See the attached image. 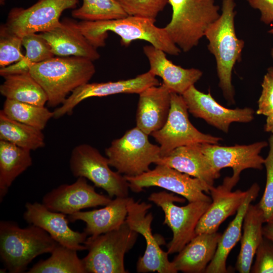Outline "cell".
<instances>
[{"mask_svg": "<svg viewBox=\"0 0 273 273\" xmlns=\"http://www.w3.org/2000/svg\"><path fill=\"white\" fill-rule=\"evenodd\" d=\"M155 19L128 15L121 19L78 22L79 27L88 41L96 49L103 47L112 31L120 37L121 43L128 46L135 40L148 41L166 54L177 56L181 50L170 39L164 28L155 25Z\"/></svg>", "mask_w": 273, "mask_h": 273, "instance_id": "6da1fadb", "label": "cell"}, {"mask_svg": "<svg viewBox=\"0 0 273 273\" xmlns=\"http://www.w3.org/2000/svg\"><path fill=\"white\" fill-rule=\"evenodd\" d=\"M93 62L79 57H54L33 65L29 72L44 90L48 106L56 107L89 82L96 72Z\"/></svg>", "mask_w": 273, "mask_h": 273, "instance_id": "7a4b0ae2", "label": "cell"}, {"mask_svg": "<svg viewBox=\"0 0 273 273\" xmlns=\"http://www.w3.org/2000/svg\"><path fill=\"white\" fill-rule=\"evenodd\" d=\"M221 13L206 30L204 36L208 48L216 62L219 86L225 98L235 102V91L232 82L234 67L241 59L244 41L236 35L235 27V0H222Z\"/></svg>", "mask_w": 273, "mask_h": 273, "instance_id": "3957f363", "label": "cell"}, {"mask_svg": "<svg viewBox=\"0 0 273 273\" xmlns=\"http://www.w3.org/2000/svg\"><path fill=\"white\" fill-rule=\"evenodd\" d=\"M57 244L36 225L21 228L15 222H0V257L9 272H23L35 257L51 253Z\"/></svg>", "mask_w": 273, "mask_h": 273, "instance_id": "277c9868", "label": "cell"}, {"mask_svg": "<svg viewBox=\"0 0 273 273\" xmlns=\"http://www.w3.org/2000/svg\"><path fill=\"white\" fill-rule=\"evenodd\" d=\"M170 22L164 27L170 39L184 52L197 46L220 14L215 0H168Z\"/></svg>", "mask_w": 273, "mask_h": 273, "instance_id": "5b68a950", "label": "cell"}, {"mask_svg": "<svg viewBox=\"0 0 273 273\" xmlns=\"http://www.w3.org/2000/svg\"><path fill=\"white\" fill-rule=\"evenodd\" d=\"M138 233L125 222L118 229L87 238L88 253L82 263L86 273H126L125 254L134 246Z\"/></svg>", "mask_w": 273, "mask_h": 273, "instance_id": "8992f818", "label": "cell"}, {"mask_svg": "<svg viewBox=\"0 0 273 273\" xmlns=\"http://www.w3.org/2000/svg\"><path fill=\"white\" fill-rule=\"evenodd\" d=\"M148 134L137 126L114 140L105 149L110 166L126 176L140 175L150 170L152 163L160 158L159 146L152 144Z\"/></svg>", "mask_w": 273, "mask_h": 273, "instance_id": "52a82bcc", "label": "cell"}, {"mask_svg": "<svg viewBox=\"0 0 273 273\" xmlns=\"http://www.w3.org/2000/svg\"><path fill=\"white\" fill-rule=\"evenodd\" d=\"M148 200L160 207L165 215L163 223L172 232V238L168 244L169 254L179 252L196 235L197 225L211 202L198 201L179 206L174 202H183L185 199L165 191L152 193Z\"/></svg>", "mask_w": 273, "mask_h": 273, "instance_id": "ba28073f", "label": "cell"}, {"mask_svg": "<svg viewBox=\"0 0 273 273\" xmlns=\"http://www.w3.org/2000/svg\"><path fill=\"white\" fill-rule=\"evenodd\" d=\"M107 157L87 144H79L71 151L69 167L75 177H83L105 190L110 198L127 197L129 184L125 176L110 168Z\"/></svg>", "mask_w": 273, "mask_h": 273, "instance_id": "9c48e42d", "label": "cell"}, {"mask_svg": "<svg viewBox=\"0 0 273 273\" xmlns=\"http://www.w3.org/2000/svg\"><path fill=\"white\" fill-rule=\"evenodd\" d=\"M188 112L182 96L171 93L167 120L161 129L151 134L160 145L161 157L181 146L203 143L217 144L222 140L198 130L190 122Z\"/></svg>", "mask_w": 273, "mask_h": 273, "instance_id": "30bf717a", "label": "cell"}, {"mask_svg": "<svg viewBox=\"0 0 273 273\" xmlns=\"http://www.w3.org/2000/svg\"><path fill=\"white\" fill-rule=\"evenodd\" d=\"M191 176L162 164L156 165L153 169L137 176H125L129 189L135 193L142 191L145 188L158 187L182 196L189 202H211V198L204 193H209L210 187L202 180Z\"/></svg>", "mask_w": 273, "mask_h": 273, "instance_id": "8fae6325", "label": "cell"}, {"mask_svg": "<svg viewBox=\"0 0 273 273\" xmlns=\"http://www.w3.org/2000/svg\"><path fill=\"white\" fill-rule=\"evenodd\" d=\"M151 207V204L135 201L129 197L126 222L132 230L145 238L146 243L145 252L137 262L136 271L140 273H176L172 261L168 259L169 254L161 248L160 242L152 234L153 216L151 213H148Z\"/></svg>", "mask_w": 273, "mask_h": 273, "instance_id": "7c38bea8", "label": "cell"}, {"mask_svg": "<svg viewBox=\"0 0 273 273\" xmlns=\"http://www.w3.org/2000/svg\"><path fill=\"white\" fill-rule=\"evenodd\" d=\"M78 0H38L27 8L15 7L9 11L7 28L22 37L31 34L47 31L58 25L63 12L74 9Z\"/></svg>", "mask_w": 273, "mask_h": 273, "instance_id": "4fadbf2b", "label": "cell"}, {"mask_svg": "<svg viewBox=\"0 0 273 273\" xmlns=\"http://www.w3.org/2000/svg\"><path fill=\"white\" fill-rule=\"evenodd\" d=\"M159 82L149 70L134 78L106 82L87 83L75 89L65 101L53 111V118L71 115L75 107L82 101L92 97H102L118 94H138L146 88L159 85Z\"/></svg>", "mask_w": 273, "mask_h": 273, "instance_id": "5bb4252c", "label": "cell"}, {"mask_svg": "<svg viewBox=\"0 0 273 273\" xmlns=\"http://www.w3.org/2000/svg\"><path fill=\"white\" fill-rule=\"evenodd\" d=\"M181 96L189 112L224 133L228 132L232 123H247L254 118L252 109L248 107L235 109L225 108L213 98L210 92L208 94L202 93L194 85Z\"/></svg>", "mask_w": 273, "mask_h": 273, "instance_id": "9a60e30c", "label": "cell"}, {"mask_svg": "<svg viewBox=\"0 0 273 273\" xmlns=\"http://www.w3.org/2000/svg\"><path fill=\"white\" fill-rule=\"evenodd\" d=\"M112 199L97 193L85 178L77 177L71 184H62L46 194L42 203L51 211L71 215L87 208L105 206Z\"/></svg>", "mask_w": 273, "mask_h": 273, "instance_id": "2e32d148", "label": "cell"}, {"mask_svg": "<svg viewBox=\"0 0 273 273\" xmlns=\"http://www.w3.org/2000/svg\"><path fill=\"white\" fill-rule=\"evenodd\" d=\"M239 178L240 176L233 174L225 177L221 185L210 188L212 202L197 225L196 235L217 232L225 219L237 213L248 194V190L232 191Z\"/></svg>", "mask_w": 273, "mask_h": 273, "instance_id": "e0dca14e", "label": "cell"}, {"mask_svg": "<svg viewBox=\"0 0 273 273\" xmlns=\"http://www.w3.org/2000/svg\"><path fill=\"white\" fill-rule=\"evenodd\" d=\"M268 145L265 141L230 147L208 143L199 144L202 152L215 170L220 172L222 168L231 167L233 174L237 176L246 169L261 170L263 168L264 159L260 153Z\"/></svg>", "mask_w": 273, "mask_h": 273, "instance_id": "ac0fdd59", "label": "cell"}, {"mask_svg": "<svg viewBox=\"0 0 273 273\" xmlns=\"http://www.w3.org/2000/svg\"><path fill=\"white\" fill-rule=\"evenodd\" d=\"M25 208L23 217L29 224L42 229L61 245L77 251L87 250L84 243L87 235L84 231L72 230L66 214L51 211L42 203L37 202H27Z\"/></svg>", "mask_w": 273, "mask_h": 273, "instance_id": "d6986e66", "label": "cell"}, {"mask_svg": "<svg viewBox=\"0 0 273 273\" xmlns=\"http://www.w3.org/2000/svg\"><path fill=\"white\" fill-rule=\"evenodd\" d=\"M55 56L79 57L94 61L100 58L97 49L81 32L78 22L65 18L53 28L39 33Z\"/></svg>", "mask_w": 273, "mask_h": 273, "instance_id": "ffe728a7", "label": "cell"}, {"mask_svg": "<svg viewBox=\"0 0 273 273\" xmlns=\"http://www.w3.org/2000/svg\"><path fill=\"white\" fill-rule=\"evenodd\" d=\"M171 94L163 83L141 92L136 113V126L148 135L161 129L168 116Z\"/></svg>", "mask_w": 273, "mask_h": 273, "instance_id": "44dd1931", "label": "cell"}, {"mask_svg": "<svg viewBox=\"0 0 273 273\" xmlns=\"http://www.w3.org/2000/svg\"><path fill=\"white\" fill-rule=\"evenodd\" d=\"M143 51L149 62V71L160 77L171 93L182 95L202 76L198 69H186L173 64L163 51L151 44L145 46Z\"/></svg>", "mask_w": 273, "mask_h": 273, "instance_id": "7402d4cb", "label": "cell"}, {"mask_svg": "<svg viewBox=\"0 0 273 273\" xmlns=\"http://www.w3.org/2000/svg\"><path fill=\"white\" fill-rule=\"evenodd\" d=\"M199 144L178 147L161 157L155 164L165 165L198 178L210 188L213 186L215 180L219 177L220 172L213 168Z\"/></svg>", "mask_w": 273, "mask_h": 273, "instance_id": "603a6c76", "label": "cell"}, {"mask_svg": "<svg viewBox=\"0 0 273 273\" xmlns=\"http://www.w3.org/2000/svg\"><path fill=\"white\" fill-rule=\"evenodd\" d=\"M129 197H115L104 207L90 211H80L68 215L69 221L85 223L84 232L95 237L119 228L125 221Z\"/></svg>", "mask_w": 273, "mask_h": 273, "instance_id": "cb8c5ba5", "label": "cell"}, {"mask_svg": "<svg viewBox=\"0 0 273 273\" xmlns=\"http://www.w3.org/2000/svg\"><path fill=\"white\" fill-rule=\"evenodd\" d=\"M221 236L217 232L196 235L174 258L172 262L175 269L186 273L205 272Z\"/></svg>", "mask_w": 273, "mask_h": 273, "instance_id": "d4e9b609", "label": "cell"}, {"mask_svg": "<svg viewBox=\"0 0 273 273\" xmlns=\"http://www.w3.org/2000/svg\"><path fill=\"white\" fill-rule=\"evenodd\" d=\"M260 187L257 183L253 184L248 189L247 195L238 209L234 219L221 234L217 245L215 254L206 268V273H226V260L229 253L241 239L244 218L251 203L257 197Z\"/></svg>", "mask_w": 273, "mask_h": 273, "instance_id": "484cf974", "label": "cell"}, {"mask_svg": "<svg viewBox=\"0 0 273 273\" xmlns=\"http://www.w3.org/2000/svg\"><path fill=\"white\" fill-rule=\"evenodd\" d=\"M263 214L258 204H250L243 223L241 247L236 264L240 273H249L257 249L263 239Z\"/></svg>", "mask_w": 273, "mask_h": 273, "instance_id": "4316f807", "label": "cell"}, {"mask_svg": "<svg viewBox=\"0 0 273 273\" xmlns=\"http://www.w3.org/2000/svg\"><path fill=\"white\" fill-rule=\"evenodd\" d=\"M31 151L0 140V200L13 181L32 165Z\"/></svg>", "mask_w": 273, "mask_h": 273, "instance_id": "83f0119b", "label": "cell"}, {"mask_svg": "<svg viewBox=\"0 0 273 273\" xmlns=\"http://www.w3.org/2000/svg\"><path fill=\"white\" fill-rule=\"evenodd\" d=\"M3 77L0 93L6 99L40 106L47 103L44 90L29 71Z\"/></svg>", "mask_w": 273, "mask_h": 273, "instance_id": "f1b7e54d", "label": "cell"}, {"mask_svg": "<svg viewBox=\"0 0 273 273\" xmlns=\"http://www.w3.org/2000/svg\"><path fill=\"white\" fill-rule=\"evenodd\" d=\"M42 130L17 121L0 111V140L33 151L45 146Z\"/></svg>", "mask_w": 273, "mask_h": 273, "instance_id": "f546056e", "label": "cell"}, {"mask_svg": "<svg viewBox=\"0 0 273 273\" xmlns=\"http://www.w3.org/2000/svg\"><path fill=\"white\" fill-rule=\"evenodd\" d=\"M26 50L23 58L8 66L1 68L0 75L5 76L29 71L34 64L55 57L47 41L38 33H31L22 37Z\"/></svg>", "mask_w": 273, "mask_h": 273, "instance_id": "4dcf8cb0", "label": "cell"}, {"mask_svg": "<svg viewBox=\"0 0 273 273\" xmlns=\"http://www.w3.org/2000/svg\"><path fill=\"white\" fill-rule=\"evenodd\" d=\"M77 251L57 243L49 258L38 261L27 272L86 273Z\"/></svg>", "mask_w": 273, "mask_h": 273, "instance_id": "1f68e13d", "label": "cell"}, {"mask_svg": "<svg viewBox=\"0 0 273 273\" xmlns=\"http://www.w3.org/2000/svg\"><path fill=\"white\" fill-rule=\"evenodd\" d=\"M2 111L10 118L43 130L54 113L44 106L6 99Z\"/></svg>", "mask_w": 273, "mask_h": 273, "instance_id": "d6a6232c", "label": "cell"}, {"mask_svg": "<svg viewBox=\"0 0 273 273\" xmlns=\"http://www.w3.org/2000/svg\"><path fill=\"white\" fill-rule=\"evenodd\" d=\"M73 18L81 21H99L127 16L116 0H82V5L71 12Z\"/></svg>", "mask_w": 273, "mask_h": 273, "instance_id": "836d02e7", "label": "cell"}, {"mask_svg": "<svg viewBox=\"0 0 273 273\" xmlns=\"http://www.w3.org/2000/svg\"><path fill=\"white\" fill-rule=\"evenodd\" d=\"M22 37L11 31L5 24L0 27V67L10 65L21 60Z\"/></svg>", "mask_w": 273, "mask_h": 273, "instance_id": "e575fe53", "label": "cell"}, {"mask_svg": "<svg viewBox=\"0 0 273 273\" xmlns=\"http://www.w3.org/2000/svg\"><path fill=\"white\" fill-rule=\"evenodd\" d=\"M269 150L264 159L266 169V184L263 194L257 203L261 209L265 223L273 222V135L269 138Z\"/></svg>", "mask_w": 273, "mask_h": 273, "instance_id": "d590c367", "label": "cell"}, {"mask_svg": "<svg viewBox=\"0 0 273 273\" xmlns=\"http://www.w3.org/2000/svg\"><path fill=\"white\" fill-rule=\"evenodd\" d=\"M128 15L155 19L168 0H116Z\"/></svg>", "mask_w": 273, "mask_h": 273, "instance_id": "8d00e7d4", "label": "cell"}, {"mask_svg": "<svg viewBox=\"0 0 273 273\" xmlns=\"http://www.w3.org/2000/svg\"><path fill=\"white\" fill-rule=\"evenodd\" d=\"M250 272L273 273V241L264 236L257 249Z\"/></svg>", "mask_w": 273, "mask_h": 273, "instance_id": "74e56055", "label": "cell"}, {"mask_svg": "<svg viewBox=\"0 0 273 273\" xmlns=\"http://www.w3.org/2000/svg\"><path fill=\"white\" fill-rule=\"evenodd\" d=\"M261 86L256 113L267 117L273 114V73L267 71L264 76Z\"/></svg>", "mask_w": 273, "mask_h": 273, "instance_id": "f35d334b", "label": "cell"}, {"mask_svg": "<svg viewBox=\"0 0 273 273\" xmlns=\"http://www.w3.org/2000/svg\"><path fill=\"white\" fill-rule=\"evenodd\" d=\"M250 6L260 12V20L265 24L273 23V0H247Z\"/></svg>", "mask_w": 273, "mask_h": 273, "instance_id": "ab89813d", "label": "cell"}, {"mask_svg": "<svg viewBox=\"0 0 273 273\" xmlns=\"http://www.w3.org/2000/svg\"><path fill=\"white\" fill-rule=\"evenodd\" d=\"M266 223L263 226V235L264 237L273 241V222Z\"/></svg>", "mask_w": 273, "mask_h": 273, "instance_id": "60d3db41", "label": "cell"}, {"mask_svg": "<svg viewBox=\"0 0 273 273\" xmlns=\"http://www.w3.org/2000/svg\"><path fill=\"white\" fill-rule=\"evenodd\" d=\"M264 130L266 132L271 133L273 135V114L267 116Z\"/></svg>", "mask_w": 273, "mask_h": 273, "instance_id": "b9f144b4", "label": "cell"}, {"mask_svg": "<svg viewBox=\"0 0 273 273\" xmlns=\"http://www.w3.org/2000/svg\"><path fill=\"white\" fill-rule=\"evenodd\" d=\"M6 0H0V5L4 6L5 4Z\"/></svg>", "mask_w": 273, "mask_h": 273, "instance_id": "7bdbcfd3", "label": "cell"}, {"mask_svg": "<svg viewBox=\"0 0 273 273\" xmlns=\"http://www.w3.org/2000/svg\"><path fill=\"white\" fill-rule=\"evenodd\" d=\"M267 71L273 73V67H270L267 69Z\"/></svg>", "mask_w": 273, "mask_h": 273, "instance_id": "ee69618b", "label": "cell"}, {"mask_svg": "<svg viewBox=\"0 0 273 273\" xmlns=\"http://www.w3.org/2000/svg\"><path fill=\"white\" fill-rule=\"evenodd\" d=\"M268 32L271 34H273V27L268 30Z\"/></svg>", "mask_w": 273, "mask_h": 273, "instance_id": "f6af8a7d", "label": "cell"}, {"mask_svg": "<svg viewBox=\"0 0 273 273\" xmlns=\"http://www.w3.org/2000/svg\"><path fill=\"white\" fill-rule=\"evenodd\" d=\"M270 54H271V57H272V59H273V48H272L271 49V53H270Z\"/></svg>", "mask_w": 273, "mask_h": 273, "instance_id": "bcb514c9", "label": "cell"}]
</instances>
